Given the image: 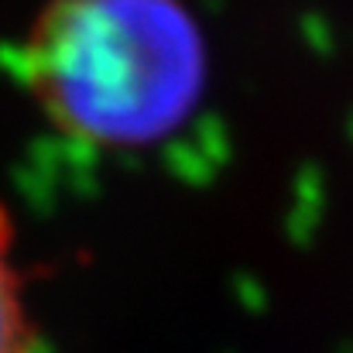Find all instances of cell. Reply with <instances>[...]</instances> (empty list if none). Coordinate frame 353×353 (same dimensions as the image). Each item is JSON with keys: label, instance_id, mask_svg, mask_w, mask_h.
Instances as JSON below:
<instances>
[{"label": "cell", "instance_id": "7a4b0ae2", "mask_svg": "<svg viewBox=\"0 0 353 353\" xmlns=\"http://www.w3.org/2000/svg\"><path fill=\"white\" fill-rule=\"evenodd\" d=\"M14 216L0 199V353H38V330L24 299V278L14 261Z\"/></svg>", "mask_w": 353, "mask_h": 353}, {"label": "cell", "instance_id": "6da1fadb", "mask_svg": "<svg viewBox=\"0 0 353 353\" xmlns=\"http://www.w3.org/2000/svg\"><path fill=\"white\" fill-rule=\"evenodd\" d=\"M21 83L62 137L97 148H151L199 107L210 48L172 0H65L21 41Z\"/></svg>", "mask_w": 353, "mask_h": 353}]
</instances>
